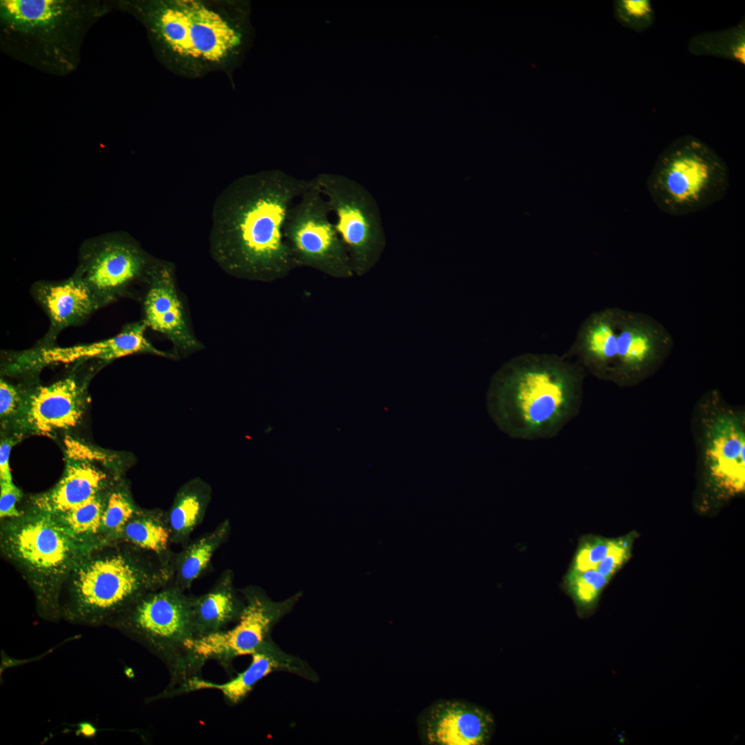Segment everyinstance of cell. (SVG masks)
I'll use <instances>...</instances> for the list:
<instances>
[{
    "instance_id": "cell-1",
    "label": "cell",
    "mask_w": 745,
    "mask_h": 745,
    "mask_svg": "<svg viewBox=\"0 0 745 745\" xmlns=\"http://www.w3.org/2000/svg\"><path fill=\"white\" fill-rule=\"evenodd\" d=\"M315 184L281 170H266L234 180L212 209L210 253L227 273L251 281L283 279L295 268L284 235L287 213Z\"/></svg>"
},
{
    "instance_id": "cell-2",
    "label": "cell",
    "mask_w": 745,
    "mask_h": 745,
    "mask_svg": "<svg viewBox=\"0 0 745 745\" xmlns=\"http://www.w3.org/2000/svg\"><path fill=\"white\" fill-rule=\"evenodd\" d=\"M584 370L550 354L526 353L493 377L486 408L497 428L513 439L555 437L579 413Z\"/></svg>"
},
{
    "instance_id": "cell-3",
    "label": "cell",
    "mask_w": 745,
    "mask_h": 745,
    "mask_svg": "<svg viewBox=\"0 0 745 745\" xmlns=\"http://www.w3.org/2000/svg\"><path fill=\"white\" fill-rule=\"evenodd\" d=\"M114 8L108 0H1L0 49L46 74L68 75L87 33Z\"/></svg>"
},
{
    "instance_id": "cell-4",
    "label": "cell",
    "mask_w": 745,
    "mask_h": 745,
    "mask_svg": "<svg viewBox=\"0 0 745 745\" xmlns=\"http://www.w3.org/2000/svg\"><path fill=\"white\" fill-rule=\"evenodd\" d=\"M96 552L76 566L62 588L61 618L88 626H107L146 593L171 582L172 566L129 544Z\"/></svg>"
},
{
    "instance_id": "cell-5",
    "label": "cell",
    "mask_w": 745,
    "mask_h": 745,
    "mask_svg": "<svg viewBox=\"0 0 745 745\" xmlns=\"http://www.w3.org/2000/svg\"><path fill=\"white\" fill-rule=\"evenodd\" d=\"M673 339L652 316L619 308L591 313L572 346L582 369L620 386L638 384L670 355Z\"/></svg>"
},
{
    "instance_id": "cell-6",
    "label": "cell",
    "mask_w": 745,
    "mask_h": 745,
    "mask_svg": "<svg viewBox=\"0 0 745 745\" xmlns=\"http://www.w3.org/2000/svg\"><path fill=\"white\" fill-rule=\"evenodd\" d=\"M7 520L1 530L2 553L24 575L39 615L59 621L64 584L79 562L99 546L77 537L57 517L34 509Z\"/></svg>"
},
{
    "instance_id": "cell-7",
    "label": "cell",
    "mask_w": 745,
    "mask_h": 745,
    "mask_svg": "<svg viewBox=\"0 0 745 745\" xmlns=\"http://www.w3.org/2000/svg\"><path fill=\"white\" fill-rule=\"evenodd\" d=\"M145 26L156 51L195 63L217 64L237 56L246 37L245 23H233L196 0L115 1Z\"/></svg>"
},
{
    "instance_id": "cell-8",
    "label": "cell",
    "mask_w": 745,
    "mask_h": 745,
    "mask_svg": "<svg viewBox=\"0 0 745 745\" xmlns=\"http://www.w3.org/2000/svg\"><path fill=\"white\" fill-rule=\"evenodd\" d=\"M729 187L725 161L693 135L673 140L658 156L647 179L654 203L675 217L705 210L722 200Z\"/></svg>"
},
{
    "instance_id": "cell-9",
    "label": "cell",
    "mask_w": 745,
    "mask_h": 745,
    "mask_svg": "<svg viewBox=\"0 0 745 745\" xmlns=\"http://www.w3.org/2000/svg\"><path fill=\"white\" fill-rule=\"evenodd\" d=\"M108 626L182 667L188 659L185 643L195 636L192 597L170 582L142 596Z\"/></svg>"
},
{
    "instance_id": "cell-10",
    "label": "cell",
    "mask_w": 745,
    "mask_h": 745,
    "mask_svg": "<svg viewBox=\"0 0 745 745\" xmlns=\"http://www.w3.org/2000/svg\"><path fill=\"white\" fill-rule=\"evenodd\" d=\"M314 179L336 216L334 225L353 273L365 275L377 264L386 245L375 199L364 186L345 175L324 172Z\"/></svg>"
},
{
    "instance_id": "cell-11",
    "label": "cell",
    "mask_w": 745,
    "mask_h": 745,
    "mask_svg": "<svg viewBox=\"0 0 745 745\" xmlns=\"http://www.w3.org/2000/svg\"><path fill=\"white\" fill-rule=\"evenodd\" d=\"M327 200L315 184L290 208L284 235L297 267L307 266L337 279L354 275L345 246L329 219Z\"/></svg>"
},
{
    "instance_id": "cell-12",
    "label": "cell",
    "mask_w": 745,
    "mask_h": 745,
    "mask_svg": "<svg viewBox=\"0 0 745 745\" xmlns=\"http://www.w3.org/2000/svg\"><path fill=\"white\" fill-rule=\"evenodd\" d=\"M722 401L715 390L701 401L699 459L714 490L733 496L745 488V419Z\"/></svg>"
},
{
    "instance_id": "cell-13",
    "label": "cell",
    "mask_w": 745,
    "mask_h": 745,
    "mask_svg": "<svg viewBox=\"0 0 745 745\" xmlns=\"http://www.w3.org/2000/svg\"><path fill=\"white\" fill-rule=\"evenodd\" d=\"M153 259L128 234L116 232L86 240L74 274L91 290L101 307L145 279Z\"/></svg>"
},
{
    "instance_id": "cell-14",
    "label": "cell",
    "mask_w": 745,
    "mask_h": 745,
    "mask_svg": "<svg viewBox=\"0 0 745 745\" xmlns=\"http://www.w3.org/2000/svg\"><path fill=\"white\" fill-rule=\"evenodd\" d=\"M243 593L246 602L235 626L186 642L184 646L190 662L191 659L192 662L210 659L227 661L252 655L268 641L272 628L299 598V594H296L281 602H275L255 588H248Z\"/></svg>"
},
{
    "instance_id": "cell-15",
    "label": "cell",
    "mask_w": 745,
    "mask_h": 745,
    "mask_svg": "<svg viewBox=\"0 0 745 745\" xmlns=\"http://www.w3.org/2000/svg\"><path fill=\"white\" fill-rule=\"evenodd\" d=\"M88 404L86 386L68 376L48 386L23 392V402L13 426L20 433L53 436L75 428Z\"/></svg>"
},
{
    "instance_id": "cell-16",
    "label": "cell",
    "mask_w": 745,
    "mask_h": 745,
    "mask_svg": "<svg viewBox=\"0 0 745 745\" xmlns=\"http://www.w3.org/2000/svg\"><path fill=\"white\" fill-rule=\"evenodd\" d=\"M175 265L153 259L144 281L148 287L143 302V321L169 339L176 356L186 357L203 348L188 321L185 308L177 290Z\"/></svg>"
},
{
    "instance_id": "cell-17",
    "label": "cell",
    "mask_w": 745,
    "mask_h": 745,
    "mask_svg": "<svg viewBox=\"0 0 745 745\" xmlns=\"http://www.w3.org/2000/svg\"><path fill=\"white\" fill-rule=\"evenodd\" d=\"M143 321L127 325L117 335L99 341L68 347L42 346L19 353L12 364L13 370H37L50 365L70 364L88 359L111 361L134 354H150L177 359L172 352L155 348L146 337Z\"/></svg>"
},
{
    "instance_id": "cell-18",
    "label": "cell",
    "mask_w": 745,
    "mask_h": 745,
    "mask_svg": "<svg viewBox=\"0 0 745 745\" xmlns=\"http://www.w3.org/2000/svg\"><path fill=\"white\" fill-rule=\"evenodd\" d=\"M419 739L425 745H485L495 731L493 715L459 699H439L417 716Z\"/></svg>"
},
{
    "instance_id": "cell-19",
    "label": "cell",
    "mask_w": 745,
    "mask_h": 745,
    "mask_svg": "<svg viewBox=\"0 0 745 745\" xmlns=\"http://www.w3.org/2000/svg\"><path fill=\"white\" fill-rule=\"evenodd\" d=\"M32 292L50 319L45 346L52 345L62 330L79 324L101 307L89 287L75 274L61 281L37 282Z\"/></svg>"
},
{
    "instance_id": "cell-20",
    "label": "cell",
    "mask_w": 745,
    "mask_h": 745,
    "mask_svg": "<svg viewBox=\"0 0 745 745\" xmlns=\"http://www.w3.org/2000/svg\"><path fill=\"white\" fill-rule=\"evenodd\" d=\"M92 460L68 453L63 476L50 490L32 498V509L58 516L101 494L108 476Z\"/></svg>"
},
{
    "instance_id": "cell-21",
    "label": "cell",
    "mask_w": 745,
    "mask_h": 745,
    "mask_svg": "<svg viewBox=\"0 0 745 745\" xmlns=\"http://www.w3.org/2000/svg\"><path fill=\"white\" fill-rule=\"evenodd\" d=\"M249 666L237 677L223 684H215L197 677L187 682L188 691L216 689L231 704L240 702L263 678L278 670L308 676V668L297 658L283 653L268 640L253 653Z\"/></svg>"
},
{
    "instance_id": "cell-22",
    "label": "cell",
    "mask_w": 745,
    "mask_h": 745,
    "mask_svg": "<svg viewBox=\"0 0 745 745\" xmlns=\"http://www.w3.org/2000/svg\"><path fill=\"white\" fill-rule=\"evenodd\" d=\"M232 581V572L226 570L209 591L192 597L195 637L223 630L238 619L244 604L238 598Z\"/></svg>"
},
{
    "instance_id": "cell-23",
    "label": "cell",
    "mask_w": 745,
    "mask_h": 745,
    "mask_svg": "<svg viewBox=\"0 0 745 745\" xmlns=\"http://www.w3.org/2000/svg\"><path fill=\"white\" fill-rule=\"evenodd\" d=\"M212 493L210 485L199 477L179 487L166 511L172 544L183 546L190 541L191 534L203 522Z\"/></svg>"
},
{
    "instance_id": "cell-24",
    "label": "cell",
    "mask_w": 745,
    "mask_h": 745,
    "mask_svg": "<svg viewBox=\"0 0 745 745\" xmlns=\"http://www.w3.org/2000/svg\"><path fill=\"white\" fill-rule=\"evenodd\" d=\"M230 522L223 519L212 530L190 541L181 551L175 553L171 582L186 591L208 568L215 552L226 542Z\"/></svg>"
},
{
    "instance_id": "cell-25",
    "label": "cell",
    "mask_w": 745,
    "mask_h": 745,
    "mask_svg": "<svg viewBox=\"0 0 745 745\" xmlns=\"http://www.w3.org/2000/svg\"><path fill=\"white\" fill-rule=\"evenodd\" d=\"M122 542L152 553L172 566L175 553L170 549L172 534L166 511L139 508L126 525Z\"/></svg>"
},
{
    "instance_id": "cell-26",
    "label": "cell",
    "mask_w": 745,
    "mask_h": 745,
    "mask_svg": "<svg viewBox=\"0 0 745 745\" xmlns=\"http://www.w3.org/2000/svg\"><path fill=\"white\" fill-rule=\"evenodd\" d=\"M688 51L696 56H712L745 63V21L717 31L703 32L691 37Z\"/></svg>"
},
{
    "instance_id": "cell-27",
    "label": "cell",
    "mask_w": 745,
    "mask_h": 745,
    "mask_svg": "<svg viewBox=\"0 0 745 745\" xmlns=\"http://www.w3.org/2000/svg\"><path fill=\"white\" fill-rule=\"evenodd\" d=\"M139 508L125 481L119 479L106 499L101 528L103 541L109 544L122 542L126 525Z\"/></svg>"
},
{
    "instance_id": "cell-28",
    "label": "cell",
    "mask_w": 745,
    "mask_h": 745,
    "mask_svg": "<svg viewBox=\"0 0 745 745\" xmlns=\"http://www.w3.org/2000/svg\"><path fill=\"white\" fill-rule=\"evenodd\" d=\"M104 498L101 493L56 517L79 539L94 545L103 544L94 537L98 539L101 537V519L106 503Z\"/></svg>"
},
{
    "instance_id": "cell-29",
    "label": "cell",
    "mask_w": 745,
    "mask_h": 745,
    "mask_svg": "<svg viewBox=\"0 0 745 745\" xmlns=\"http://www.w3.org/2000/svg\"><path fill=\"white\" fill-rule=\"evenodd\" d=\"M610 579L595 568L586 570H568L564 578V588L572 599L579 615L590 612Z\"/></svg>"
},
{
    "instance_id": "cell-30",
    "label": "cell",
    "mask_w": 745,
    "mask_h": 745,
    "mask_svg": "<svg viewBox=\"0 0 745 745\" xmlns=\"http://www.w3.org/2000/svg\"><path fill=\"white\" fill-rule=\"evenodd\" d=\"M613 15L622 26L637 32L648 30L655 19L650 0H616Z\"/></svg>"
},
{
    "instance_id": "cell-31",
    "label": "cell",
    "mask_w": 745,
    "mask_h": 745,
    "mask_svg": "<svg viewBox=\"0 0 745 745\" xmlns=\"http://www.w3.org/2000/svg\"><path fill=\"white\" fill-rule=\"evenodd\" d=\"M614 539L586 536L581 539L569 570H586L595 568L610 550Z\"/></svg>"
},
{
    "instance_id": "cell-32",
    "label": "cell",
    "mask_w": 745,
    "mask_h": 745,
    "mask_svg": "<svg viewBox=\"0 0 745 745\" xmlns=\"http://www.w3.org/2000/svg\"><path fill=\"white\" fill-rule=\"evenodd\" d=\"M633 535L614 539L613 544L606 557L598 564L595 569L603 575L611 579L615 573L628 561L631 555Z\"/></svg>"
},
{
    "instance_id": "cell-33",
    "label": "cell",
    "mask_w": 745,
    "mask_h": 745,
    "mask_svg": "<svg viewBox=\"0 0 745 745\" xmlns=\"http://www.w3.org/2000/svg\"><path fill=\"white\" fill-rule=\"evenodd\" d=\"M23 392L19 388L1 379L0 417L3 427L12 423L21 408Z\"/></svg>"
},
{
    "instance_id": "cell-34",
    "label": "cell",
    "mask_w": 745,
    "mask_h": 745,
    "mask_svg": "<svg viewBox=\"0 0 745 745\" xmlns=\"http://www.w3.org/2000/svg\"><path fill=\"white\" fill-rule=\"evenodd\" d=\"M22 497V492L12 481H0V517L1 519L15 518L23 513L17 508V504Z\"/></svg>"
},
{
    "instance_id": "cell-35",
    "label": "cell",
    "mask_w": 745,
    "mask_h": 745,
    "mask_svg": "<svg viewBox=\"0 0 745 745\" xmlns=\"http://www.w3.org/2000/svg\"><path fill=\"white\" fill-rule=\"evenodd\" d=\"M19 441L14 437L3 438L0 444V481H12L10 468L12 447Z\"/></svg>"
}]
</instances>
